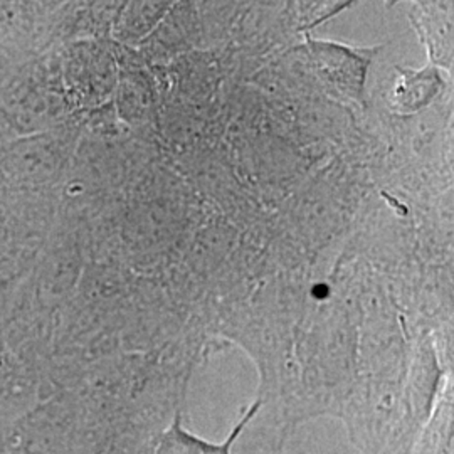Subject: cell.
<instances>
[{"label":"cell","instance_id":"obj_1","mask_svg":"<svg viewBox=\"0 0 454 454\" xmlns=\"http://www.w3.org/2000/svg\"><path fill=\"white\" fill-rule=\"evenodd\" d=\"M260 403L253 404L244 411L243 418L236 422L223 442H209L199 438L194 433L187 431L182 414H176L174 421L168 424L167 429L160 431L157 436L146 442L142 454H232V446L243 434L247 424L260 412Z\"/></svg>","mask_w":454,"mask_h":454}]
</instances>
